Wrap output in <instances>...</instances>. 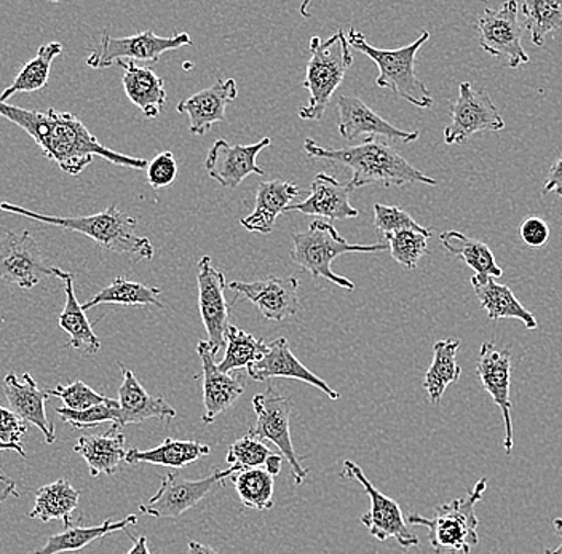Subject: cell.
<instances>
[{
  "label": "cell",
  "mask_w": 562,
  "mask_h": 554,
  "mask_svg": "<svg viewBox=\"0 0 562 554\" xmlns=\"http://www.w3.org/2000/svg\"><path fill=\"white\" fill-rule=\"evenodd\" d=\"M61 54L63 44H59V42H48V44L42 45L37 55L18 72L12 86L7 87L0 93V101L9 103L10 98L15 97L16 93H33V91L44 89L48 79H50L53 61H55L56 56Z\"/></svg>",
  "instance_id": "36"
},
{
  "label": "cell",
  "mask_w": 562,
  "mask_h": 554,
  "mask_svg": "<svg viewBox=\"0 0 562 554\" xmlns=\"http://www.w3.org/2000/svg\"><path fill=\"white\" fill-rule=\"evenodd\" d=\"M69 272L53 268L42 258L41 248L30 233H9L0 240V280L33 290L47 276L65 280Z\"/></svg>",
  "instance_id": "12"
},
{
  "label": "cell",
  "mask_w": 562,
  "mask_h": 554,
  "mask_svg": "<svg viewBox=\"0 0 562 554\" xmlns=\"http://www.w3.org/2000/svg\"><path fill=\"white\" fill-rule=\"evenodd\" d=\"M45 392L48 396L61 399L65 403V408L70 411H83V409L93 408L108 399V396L93 391L83 381L72 382L69 385H56L55 388H48Z\"/></svg>",
  "instance_id": "45"
},
{
  "label": "cell",
  "mask_w": 562,
  "mask_h": 554,
  "mask_svg": "<svg viewBox=\"0 0 562 554\" xmlns=\"http://www.w3.org/2000/svg\"><path fill=\"white\" fill-rule=\"evenodd\" d=\"M160 294L161 290L158 287L146 286L143 283L119 276L111 285L103 287L93 299L82 304V308L90 310V308L103 304L125 305V307H146V305L164 307V304L158 301Z\"/></svg>",
  "instance_id": "37"
},
{
  "label": "cell",
  "mask_w": 562,
  "mask_h": 554,
  "mask_svg": "<svg viewBox=\"0 0 562 554\" xmlns=\"http://www.w3.org/2000/svg\"><path fill=\"white\" fill-rule=\"evenodd\" d=\"M267 343L262 339H256L255 336L237 328L228 326L226 335V353L223 361L217 364L223 373H234V371L244 370L251 366L256 361L261 360L266 353Z\"/></svg>",
  "instance_id": "39"
},
{
  "label": "cell",
  "mask_w": 562,
  "mask_h": 554,
  "mask_svg": "<svg viewBox=\"0 0 562 554\" xmlns=\"http://www.w3.org/2000/svg\"><path fill=\"white\" fill-rule=\"evenodd\" d=\"M0 210L10 215L27 217V219L38 221V223L70 230V233L87 235L98 247L117 252V255L130 256L133 261H150L156 252L149 238L136 234L138 221L122 213L115 203L97 215L80 217L42 215V213H35L33 210H26L9 202L0 203Z\"/></svg>",
  "instance_id": "3"
},
{
  "label": "cell",
  "mask_w": 562,
  "mask_h": 554,
  "mask_svg": "<svg viewBox=\"0 0 562 554\" xmlns=\"http://www.w3.org/2000/svg\"><path fill=\"white\" fill-rule=\"evenodd\" d=\"M374 226L382 235H390L402 233V230H414L431 237L434 229H427L422 227L419 223L413 219L409 213L398 208V206L382 205V203H375L374 205Z\"/></svg>",
  "instance_id": "44"
},
{
  "label": "cell",
  "mask_w": 562,
  "mask_h": 554,
  "mask_svg": "<svg viewBox=\"0 0 562 554\" xmlns=\"http://www.w3.org/2000/svg\"><path fill=\"white\" fill-rule=\"evenodd\" d=\"M231 479L244 507L256 511L272 510L276 505L273 476L266 468L241 470Z\"/></svg>",
  "instance_id": "38"
},
{
  "label": "cell",
  "mask_w": 562,
  "mask_h": 554,
  "mask_svg": "<svg viewBox=\"0 0 562 554\" xmlns=\"http://www.w3.org/2000/svg\"><path fill=\"white\" fill-rule=\"evenodd\" d=\"M337 109H339L340 115L339 133L349 142H353L361 135H368V138L382 136V138L398 143H413L419 138L420 133L416 129L404 132V129L389 124L360 98L340 97L337 100Z\"/></svg>",
  "instance_id": "21"
},
{
  "label": "cell",
  "mask_w": 562,
  "mask_h": 554,
  "mask_svg": "<svg viewBox=\"0 0 562 554\" xmlns=\"http://www.w3.org/2000/svg\"><path fill=\"white\" fill-rule=\"evenodd\" d=\"M196 285H199V310L209 335V347L216 358L224 346L228 329V304L224 290L226 276L221 270L211 265L210 256H203L196 264Z\"/></svg>",
  "instance_id": "15"
},
{
  "label": "cell",
  "mask_w": 562,
  "mask_h": 554,
  "mask_svg": "<svg viewBox=\"0 0 562 554\" xmlns=\"http://www.w3.org/2000/svg\"><path fill=\"white\" fill-rule=\"evenodd\" d=\"M554 531L561 536V545L557 549H544V554H562V518H557L553 521Z\"/></svg>",
  "instance_id": "53"
},
{
  "label": "cell",
  "mask_w": 562,
  "mask_h": 554,
  "mask_svg": "<svg viewBox=\"0 0 562 554\" xmlns=\"http://www.w3.org/2000/svg\"><path fill=\"white\" fill-rule=\"evenodd\" d=\"M2 451H15L21 455V457H26V452H24L23 446H16V444H7L0 441V452Z\"/></svg>",
  "instance_id": "54"
},
{
  "label": "cell",
  "mask_w": 562,
  "mask_h": 554,
  "mask_svg": "<svg viewBox=\"0 0 562 554\" xmlns=\"http://www.w3.org/2000/svg\"><path fill=\"white\" fill-rule=\"evenodd\" d=\"M246 370H248V376L256 382H267L277 377L294 378V381H301L318 388L323 394L328 395V398H340L339 392L329 387L322 377L316 376L297 360V357L291 352L286 338H279L267 343V350L261 360L256 361Z\"/></svg>",
  "instance_id": "19"
},
{
  "label": "cell",
  "mask_w": 562,
  "mask_h": 554,
  "mask_svg": "<svg viewBox=\"0 0 562 554\" xmlns=\"http://www.w3.org/2000/svg\"><path fill=\"white\" fill-rule=\"evenodd\" d=\"M56 414L63 422L76 430L94 429L103 423H112V427H117L119 416H121L117 399L111 398L93 408L83 409V411H70L63 406V408L56 409Z\"/></svg>",
  "instance_id": "41"
},
{
  "label": "cell",
  "mask_w": 562,
  "mask_h": 554,
  "mask_svg": "<svg viewBox=\"0 0 562 554\" xmlns=\"http://www.w3.org/2000/svg\"><path fill=\"white\" fill-rule=\"evenodd\" d=\"M210 452L209 444L167 438L160 446L147 449V451L130 448L126 451L125 462L128 465L153 464L170 466V468H184L199 459L210 455Z\"/></svg>",
  "instance_id": "30"
},
{
  "label": "cell",
  "mask_w": 562,
  "mask_h": 554,
  "mask_svg": "<svg viewBox=\"0 0 562 554\" xmlns=\"http://www.w3.org/2000/svg\"><path fill=\"white\" fill-rule=\"evenodd\" d=\"M276 452L270 451L262 441L245 434L240 440L231 444L227 452V464L241 470L266 468L267 462Z\"/></svg>",
  "instance_id": "43"
},
{
  "label": "cell",
  "mask_w": 562,
  "mask_h": 554,
  "mask_svg": "<svg viewBox=\"0 0 562 554\" xmlns=\"http://www.w3.org/2000/svg\"><path fill=\"white\" fill-rule=\"evenodd\" d=\"M79 500V490L74 489L68 479H58L37 490L30 518L42 522L61 521L65 528H69Z\"/></svg>",
  "instance_id": "33"
},
{
  "label": "cell",
  "mask_w": 562,
  "mask_h": 554,
  "mask_svg": "<svg viewBox=\"0 0 562 554\" xmlns=\"http://www.w3.org/2000/svg\"><path fill=\"white\" fill-rule=\"evenodd\" d=\"M66 291V304L59 315V328L69 335V347L80 350L86 355H97L101 350V340L93 332L82 304H79L74 290V273L63 280Z\"/></svg>",
  "instance_id": "31"
},
{
  "label": "cell",
  "mask_w": 562,
  "mask_h": 554,
  "mask_svg": "<svg viewBox=\"0 0 562 554\" xmlns=\"http://www.w3.org/2000/svg\"><path fill=\"white\" fill-rule=\"evenodd\" d=\"M20 499V493L16 490V483L13 482L10 476H7L5 473L0 472V505L5 504L7 500Z\"/></svg>",
  "instance_id": "50"
},
{
  "label": "cell",
  "mask_w": 562,
  "mask_h": 554,
  "mask_svg": "<svg viewBox=\"0 0 562 554\" xmlns=\"http://www.w3.org/2000/svg\"><path fill=\"white\" fill-rule=\"evenodd\" d=\"M193 45L188 33H178L171 37L156 36L153 31L135 34L130 37H112L104 31L100 45L87 58L91 69H105L121 61L157 63L167 52L178 50Z\"/></svg>",
  "instance_id": "10"
},
{
  "label": "cell",
  "mask_w": 562,
  "mask_h": 554,
  "mask_svg": "<svg viewBox=\"0 0 562 554\" xmlns=\"http://www.w3.org/2000/svg\"><path fill=\"white\" fill-rule=\"evenodd\" d=\"M119 366L123 374L117 399L119 411H121L119 429L132 423L146 422L149 419H158L161 422H170L175 419L176 409L167 399L150 395L128 368L123 366L122 363H119Z\"/></svg>",
  "instance_id": "24"
},
{
  "label": "cell",
  "mask_w": 562,
  "mask_h": 554,
  "mask_svg": "<svg viewBox=\"0 0 562 554\" xmlns=\"http://www.w3.org/2000/svg\"><path fill=\"white\" fill-rule=\"evenodd\" d=\"M477 377L483 384L484 391L491 395L495 405L501 408L505 422L504 448L507 454H512L515 448V434H513L512 398V353L508 349L498 350L494 342H484L481 346L480 358L476 364Z\"/></svg>",
  "instance_id": "16"
},
{
  "label": "cell",
  "mask_w": 562,
  "mask_h": 554,
  "mask_svg": "<svg viewBox=\"0 0 562 554\" xmlns=\"http://www.w3.org/2000/svg\"><path fill=\"white\" fill-rule=\"evenodd\" d=\"M252 409L256 412V423L249 429V437L259 441H270L279 448L284 461L290 464L294 482L302 484L307 478L308 470L299 462L291 440V402L279 388L269 385L261 394L252 398Z\"/></svg>",
  "instance_id": "8"
},
{
  "label": "cell",
  "mask_w": 562,
  "mask_h": 554,
  "mask_svg": "<svg viewBox=\"0 0 562 554\" xmlns=\"http://www.w3.org/2000/svg\"><path fill=\"white\" fill-rule=\"evenodd\" d=\"M0 118L24 129L37 143L42 152L70 177H79L94 156L133 170H146L149 165L147 160L109 149L69 112L55 109H48L47 112L27 111L0 101Z\"/></svg>",
  "instance_id": "1"
},
{
  "label": "cell",
  "mask_w": 562,
  "mask_h": 554,
  "mask_svg": "<svg viewBox=\"0 0 562 554\" xmlns=\"http://www.w3.org/2000/svg\"><path fill=\"white\" fill-rule=\"evenodd\" d=\"M293 251L291 259L294 264L307 270L314 279L328 280L344 290L353 291L355 285L346 276L337 275L333 270V261L349 252H382L389 250L386 244L355 245L337 234L331 224L316 219L305 233L291 234Z\"/></svg>",
  "instance_id": "7"
},
{
  "label": "cell",
  "mask_w": 562,
  "mask_h": 554,
  "mask_svg": "<svg viewBox=\"0 0 562 554\" xmlns=\"http://www.w3.org/2000/svg\"><path fill=\"white\" fill-rule=\"evenodd\" d=\"M551 192L558 194V197H562V150L558 154L553 165H551L547 182L543 185V195L551 194Z\"/></svg>",
  "instance_id": "49"
},
{
  "label": "cell",
  "mask_w": 562,
  "mask_h": 554,
  "mask_svg": "<svg viewBox=\"0 0 562 554\" xmlns=\"http://www.w3.org/2000/svg\"><path fill=\"white\" fill-rule=\"evenodd\" d=\"M470 282L490 320H519L525 323L529 331L539 328L537 318L516 299L515 293L507 285H501L492 276L481 275H473Z\"/></svg>",
  "instance_id": "27"
},
{
  "label": "cell",
  "mask_w": 562,
  "mask_h": 554,
  "mask_svg": "<svg viewBox=\"0 0 562 554\" xmlns=\"http://www.w3.org/2000/svg\"><path fill=\"white\" fill-rule=\"evenodd\" d=\"M486 489L487 478H481L462 499L439 505L434 518L414 513L407 517L406 522L428 529V542L435 553L470 554L480 543V535H477L480 519L474 508L483 500Z\"/></svg>",
  "instance_id": "6"
},
{
  "label": "cell",
  "mask_w": 562,
  "mask_h": 554,
  "mask_svg": "<svg viewBox=\"0 0 562 554\" xmlns=\"http://www.w3.org/2000/svg\"><path fill=\"white\" fill-rule=\"evenodd\" d=\"M126 554H150L147 536L140 535L136 536V539H133V546Z\"/></svg>",
  "instance_id": "51"
},
{
  "label": "cell",
  "mask_w": 562,
  "mask_h": 554,
  "mask_svg": "<svg viewBox=\"0 0 562 554\" xmlns=\"http://www.w3.org/2000/svg\"><path fill=\"white\" fill-rule=\"evenodd\" d=\"M439 240L449 255L462 259L470 269H473L474 275L492 279H501L504 275V269L495 261L494 252L483 241L474 240L457 230H446L439 235Z\"/></svg>",
  "instance_id": "34"
},
{
  "label": "cell",
  "mask_w": 562,
  "mask_h": 554,
  "mask_svg": "<svg viewBox=\"0 0 562 554\" xmlns=\"http://www.w3.org/2000/svg\"><path fill=\"white\" fill-rule=\"evenodd\" d=\"M349 182L337 181L326 173H318L312 181L311 195L304 202L290 205L284 213H302L307 216L328 217V219H355L360 212L350 203Z\"/></svg>",
  "instance_id": "23"
},
{
  "label": "cell",
  "mask_w": 562,
  "mask_h": 554,
  "mask_svg": "<svg viewBox=\"0 0 562 554\" xmlns=\"http://www.w3.org/2000/svg\"><path fill=\"white\" fill-rule=\"evenodd\" d=\"M196 353L202 360L203 368V408L205 411H203L202 420L205 423H213L217 416L227 411L245 394L244 377L240 374L220 371L206 340H200Z\"/></svg>",
  "instance_id": "20"
},
{
  "label": "cell",
  "mask_w": 562,
  "mask_h": 554,
  "mask_svg": "<svg viewBox=\"0 0 562 554\" xmlns=\"http://www.w3.org/2000/svg\"><path fill=\"white\" fill-rule=\"evenodd\" d=\"M237 472L235 466H228L227 470L214 468L210 476L202 479H186L178 473H168L161 478L160 487L153 499L139 505V511L146 517L157 519L179 518L213 490L223 487L226 479L232 478Z\"/></svg>",
  "instance_id": "9"
},
{
  "label": "cell",
  "mask_w": 562,
  "mask_h": 554,
  "mask_svg": "<svg viewBox=\"0 0 562 554\" xmlns=\"http://www.w3.org/2000/svg\"><path fill=\"white\" fill-rule=\"evenodd\" d=\"M270 144H272L270 138H262L261 142L249 144V146H241V144L232 146L226 139H217L206 156V171L223 188L237 189L249 174H259V177L266 174L258 165V156Z\"/></svg>",
  "instance_id": "17"
},
{
  "label": "cell",
  "mask_w": 562,
  "mask_h": 554,
  "mask_svg": "<svg viewBox=\"0 0 562 554\" xmlns=\"http://www.w3.org/2000/svg\"><path fill=\"white\" fill-rule=\"evenodd\" d=\"M227 287L255 304L266 320H286L296 315L301 307L296 276H269L259 282H231Z\"/></svg>",
  "instance_id": "18"
},
{
  "label": "cell",
  "mask_w": 562,
  "mask_h": 554,
  "mask_svg": "<svg viewBox=\"0 0 562 554\" xmlns=\"http://www.w3.org/2000/svg\"><path fill=\"white\" fill-rule=\"evenodd\" d=\"M304 150L308 159L333 161L350 168L351 191L369 184H381L384 188L413 184V182L438 184L437 179L422 173L400 156L390 144L379 138H367L357 146L340 147V149L318 146L314 139L308 138L305 139Z\"/></svg>",
  "instance_id": "2"
},
{
  "label": "cell",
  "mask_w": 562,
  "mask_h": 554,
  "mask_svg": "<svg viewBox=\"0 0 562 554\" xmlns=\"http://www.w3.org/2000/svg\"><path fill=\"white\" fill-rule=\"evenodd\" d=\"M505 121L486 90H474L472 83L459 86V98L451 106V124L446 126V144H463L481 132H501Z\"/></svg>",
  "instance_id": "13"
},
{
  "label": "cell",
  "mask_w": 562,
  "mask_h": 554,
  "mask_svg": "<svg viewBox=\"0 0 562 554\" xmlns=\"http://www.w3.org/2000/svg\"><path fill=\"white\" fill-rule=\"evenodd\" d=\"M347 34L337 30L328 41L315 36L311 41V59L302 87L308 91V103L299 111L302 121H322L331 103L334 91L339 89L346 74L353 65Z\"/></svg>",
  "instance_id": "5"
},
{
  "label": "cell",
  "mask_w": 562,
  "mask_h": 554,
  "mask_svg": "<svg viewBox=\"0 0 562 554\" xmlns=\"http://www.w3.org/2000/svg\"><path fill=\"white\" fill-rule=\"evenodd\" d=\"M522 241L530 248H542L550 238V227L540 216H529L519 227Z\"/></svg>",
  "instance_id": "48"
},
{
  "label": "cell",
  "mask_w": 562,
  "mask_h": 554,
  "mask_svg": "<svg viewBox=\"0 0 562 554\" xmlns=\"http://www.w3.org/2000/svg\"><path fill=\"white\" fill-rule=\"evenodd\" d=\"M147 179L154 189H164L173 184L178 177V163H176L173 152L158 154L156 159L147 165Z\"/></svg>",
  "instance_id": "46"
},
{
  "label": "cell",
  "mask_w": 562,
  "mask_h": 554,
  "mask_svg": "<svg viewBox=\"0 0 562 554\" xmlns=\"http://www.w3.org/2000/svg\"><path fill=\"white\" fill-rule=\"evenodd\" d=\"M430 34L425 31L417 41L396 50L375 48L368 44L360 31L349 30L347 42L355 50L369 56L378 65L379 77L375 80L381 89L393 91L396 97L419 109L434 108L435 100L427 86L417 77L416 58L422 45L427 44Z\"/></svg>",
  "instance_id": "4"
},
{
  "label": "cell",
  "mask_w": 562,
  "mask_h": 554,
  "mask_svg": "<svg viewBox=\"0 0 562 554\" xmlns=\"http://www.w3.org/2000/svg\"><path fill=\"white\" fill-rule=\"evenodd\" d=\"M385 244L392 252V258L404 269L414 270L422 258L428 252L427 235L402 230V233L385 235Z\"/></svg>",
  "instance_id": "42"
},
{
  "label": "cell",
  "mask_w": 562,
  "mask_h": 554,
  "mask_svg": "<svg viewBox=\"0 0 562 554\" xmlns=\"http://www.w3.org/2000/svg\"><path fill=\"white\" fill-rule=\"evenodd\" d=\"M27 433V426L10 409L0 406V441L23 446L21 440Z\"/></svg>",
  "instance_id": "47"
},
{
  "label": "cell",
  "mask_w": 562,
  "mask_h": 554,
  "mask_svg": "<svg viewBox=\"0 0 562 554\" xmlns=\"http://www.w3.org/2000/svg\"><path fill=\"white\" fill-rule=\"evenodd\" d=\"M3 394L10 405V411L16 414L24 423H33L44 434L45 443L56 441L55 426L48 420L45 403L50 396L38 388L37 382L30 373L18 377L15 373L3 378Z\"/></svg>",
  "instance_id": "22"
},
{
  "label": "cell",
  "mask_w": 562,
  "mask_h": 554,
  "mask_svg": "<svg viewBox=\"0 0 562 554\" xmlns=\"http://www.w3.org/2000/svg\"><path fill=\"white\" fill-rule=\"evenodd\" d=\"M238 87L235 79L217 80L213 87L192 94L178 104V112L188 114L191 133L203 136L211 126L226 121V108L237 98Z\"/></svg>",
  "instance_id": "25"
},
{
  "label": "cell",
  "mask_w": 562,
  "mask_h": 554,
  "mask_svg": "<svg viewBox=\"0 0 562 554\" xmlns=\"http://www.w3.org/2000/svg\"><path fill=\"white\" fill-rule=\"evenodd\" d=\"M301 194V189L294 182L283 181V179L259 182L255 212L240 221L241 226L248 233H272L277 217L284 213L291 202Z\"/></svg>",
  "instance_id": "26"
},
{
  "label": "cell",
  "mask_w": 562,
  "mask_h": 554,
  "mask_svg": "<svg viewBox=\"0 0 562 554\" xmlns=\"http://www.w3.org/2000/svg\"><path fill=\"white\" fill-rule=\"evenodd\" d=\"M189 554H217L211 546L202 545L199 542H189Z\"/></svg>",
  "instance_id": "52"
},
{
  "label": "cell",
  "mask_w": 562,
  "mask_h": 554,
  "mask_svg": "<svg viewBox=\"0 0 562 554\" xmlns=\"http://www.w3.org/2000/svg\"><path fill=\"white\" fill-rule=\"evenodd\" d=\"M480 47L494 58H507L512 69L527 65L529 55L522 47L521 26L518 23V3L505 2L501 9H484L477 19Z\"/></svg>",
  "instance_id": "14"
},
{
  "label": "cell",
  "mask_w": 562,
  "mask_h": 554,
  "mask_svg": "<svg viewBox=\"0 0 562 554\" xmlns=\"http://www.w3.org/2000/svg\"><path fill=\"white\" fill-rule=\"evenodd\" d=\"M521 10L536 47H543L544 37L562 27V0H530L521 3Z\"/></svg>",
  "instance_id": "40"
},
{
  "label": "cell",
  "mask_w": 562,
  "mask_h": 554,
  "mask_svg": "<svg viewBox=\"0 0 562 554\" xmlns=\"http://www.w3.org/2000/svg\"><path fill=\"white\" fill-rule=\"evenodd\" d=\"M117 66L123 69L122 83L128 100L140 109L144 117L157 118L167 103L164 80L153 69L133 61H121Z\"/></svg>",
  "instance_id": "28"
},
{
  "label": "cell",
  "mask_w": 562,
  "mask_h": 554,
  "mask_svg": "<svg viewBox=\"0 0 562 554\" xmlns=\"http://www.w3.org/2000/svg\"><path fill=\"white\" fill-rule=\"evenodd\" d=\"M460 340H438L434 346V363L424 376V388L434 405L441 402L446 388L459 382L462 368L457 363Z\"/></svg>",
  "instance_id": "35"
},
{
  "label": "cell",
  "mask_w": 562,
  "mask_h": 554,
  "mask_svg": "<svg viewBox=\"0 0 562 554\" xmlns=\"http://www.w3.org/2000/svg\"><path fill=\"white\" fill-rule=\"evenodd\" d=\"M340 476L360 483L364 493L368 494L369 500H371V508H369L368 513L360 518L361 524L368 529L369 534L378 539L379 542L395 539L404 550L419 546V536L414 535L407 528L400 505L369 482L360 466L351 461H346Z\"/></svg>",
  "instance_id": "11"
},
{
  "label": "cell",
  "mask_w": 562,
  "mask_h": 554,
  "mask_svg": "<svg viewBox=\"0 0 562 554\" xmlns=\"http://www.w3.org/2000/svg\"><path fill=\"white\" fill-rule=\"evenodd\" d=\"M138 524V517L136 515H130L122 521H112V519H105L103 524L91 525V528H83V525H69L65 531L59 534L52 535L50 539L45 542L42 549H38L34 554H61L70 552H80L86 549L90 543L97 542V540L103 539L114 532L125 531L130 525Z\"/></svg>",
  "instance_id": "32"
},
{
  "label": "cell",
  "mask_w": 562,
  "mask_h": 554,
  "mask_svg": "<svg viewBox=\"0 0 562 554\" xmlns=\"http://www.w3.org/2000/svg\"><path fill=\"white\" fill-rule=\"evenodd\" d=\"M74 451L87 462L90 475H114L122 462H125V434L117 427H111L104 434L82 437L77 440Z\"/></svg>",
  "instance_id": "29"
}]
</instances>
